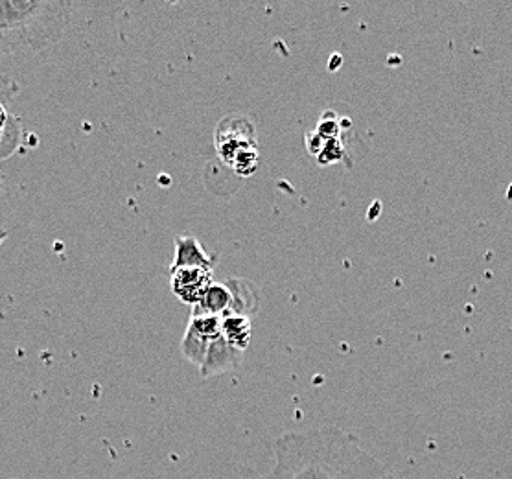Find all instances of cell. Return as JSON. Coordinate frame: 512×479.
<instances>
[{
    "label": "cell",
    "mask_w": 512,
    "mask_h": 479,
    "mask_svg": "<svg viewBox=\"0 0 512 479\" xmlns=\"http://www.w3.org/2000/svg\"><path fill=\"white\" fill-rule=\"evenodd\" d=\"M317 133H319V135H321L325 141H330V139H338V118H321V122H319V126H317Z\"/></svg>",
    "instance_id": "12"
},
{
    "label": "cell",
    "mask_w": 512,
    "mask_h": 479,
    "mask_svg": "<svg viewBox=\"0 0 512 479\" xmlns=\"http://www.w3.org/2000/svg\"><path fill=\"white\" fill-rule=\"evenodd\" d=\"M317 159L321 164H332L341 161L343 159V144L339 141V137L326 141L323 150L317 155Z\"/></svg>",
    "instance_id": "11"
},
{
    "label": "cell",
    "mask_w": 512,
    "mask_h": 479,
    "mask_svg": "<svg viewBox=\"0 0 512 479\" xmlns=\"http://www.w3.org/2000/svg\"><path fill=\"white\" fill-rule=\"evenodd\" d=\"M231 303H233V292L227 281L212 282L209 292L205 293V297L194 306L192 314L225 317L231 308Z\"/></svg>",
    "instance_id": "9"
},
{
    "label": "cell",
    "mask_w": 512,
    "mask_h": 479,
    "mask_svg": "<svg viewBox=\"0 0 512 479\" xmlns=\"http://www.w3.org/2000/svg\"><path fill=\"white\" fill-rule=\"evenodd\" d=\"M216 150L223 163L236 174L251 176L258 166V141L255 124L249 117H223L216 128Z\"/></svg>",
    "instance_id": "3"
},
{
    "label": "cell",
    "mask_w": 512,
    "mask_h": 479,
    "mask_svg": "<svg viewBox=\"0 0 512 479\" xmlns=\"http://www.w3.org/2000/svg\"><path fill=\"white\" fill-rule=\"evenodd\" d=\"M70 17L72 4L65 0H0V56L54 47Z\"/></svg>",
    "instance_id": "2"
},
{
    "label": "cell",
    "mask_w": 512,
    "mask_h": 479,
    "mask_svg": "<svg viewBox=\"0 0 512 479\" xmlns=\"http://www.w3.org/2000/svg\"><path fill=\"white\" fill-rule=\"evenodd\" d=\"M168 275H170V288L175 297L192 308L205 297V293L209 292L214 282V268H205V266L170 268Z\"/></svg>",
    "instance_id": "5"
},
{
    "label": "cell",
    "mask_w": 512,
    "mask_h": 479,
    "mask_svg": "<svg viewBox=\"0 0 512 479\" xmlns=\"http://www.w3.org/2000/svg\"><path fill=\"white\" fill-rule=\"evenodd\" d=\"M227 284L233 292V303H231L227 316H244L251 319L258 314L260 290L256 288V284L247 279H229Z\"/></svg>",
    "instance_id": "7"
},
{
    "label": "cell",
    "mask_w": 512,
    "mask_h": 479,
    "mask_svg": "<svg viewBox=\"0 0 512 479\" xmlns=\"http://www.w3.org/2000/svg\"><path fill=\"white\" fill-rule=\"evenodd\" d=\"M222 338L236 351H247L251 338H253V323H251V319L244 316L223 317Z\"/></svg>",
    "instance_id": "10"
},
{
    "label": "cell",
    "mask_w": 512,
    "mask_h": 479,
    "mask_svg": "<svg viewBox=\"0 0 512 479\" xmlns=\"http://www.w3.org/2000/svg\"><path fill=\"white\" fill-rule=\"evenodd\" d=\"M185 266H205L214 268V258L199 244L194 236H175V257L170 268H185Z\"/></svg>",
    "instance_id": "8"
},
{
    "label": "cell",
    "mask_w": 512,
    "mask_h": 479,
    "mask_svg": "<svg viewBox=\"0 0 512 479\" xmlns=\"http://www.w3.org/2000/svg\"><path fill=\"white\" fill-rule=\"evenodd\" d=\"M10 155L6 152V146H4V142L0 141V161L2 159H8ZM2 188H4V179H2V172H0V192H2Z\"/></svg>",
    "instance_id": "13"
},
{
    "label": "cell",
    "mask_w": 512,
    "mask_h": 479,
    "mask_svg": "<svg viewBox=\"0 0 512 479\" xmlns=\"http://www.w3.org/2000/svg\"><path fill=\"white\" fill-rule=\"evenodd\" d=\"M222 336V317L196 316L188 321L187 332L181 339V354L188 363L201 369L210 345Z\"/></svg>",
    "instance_id": "4"
},
{
    "label": "cell",
    "mask_w": 512,
    "mask_h": 479,
    "mask_svg": "<svg viewBox=\"0 0 512 479\" xmlns=\"http://www.w3.org/2000/svg\"><path fill=\"white\" fill-rule=\"evenodd\" d=\"M242 363H244V352L236 351L220 336L210 345L207 358L201 365L199 373L203 378L220 376V374L231 373L234 369L242 367Z\"/></svg>",
    "instance_id": "6"
},
{
    "label": "cell",
    "mask_w": 512,
    "mask_h": 479,
    "mask_svg": "<svg viewBox=\"0 0 512 479\" xmlns=\"http://www.w3.org/2000/svg\"><path fill=\"white\" fill-rule=\"evenodd\" d=\"M271 450L275 465L260 479H391L358 435L336 426L284 433Z\"/></svg>",
    "instance_id": "1"
}]
</instances>
